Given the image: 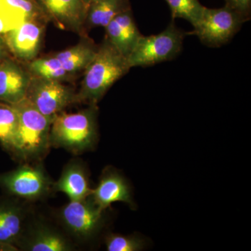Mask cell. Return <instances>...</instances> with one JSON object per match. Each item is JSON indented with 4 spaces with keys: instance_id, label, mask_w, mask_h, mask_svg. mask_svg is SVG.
Listing matches in <instances>:
<instances>
[{
    "instance_id": "cell-1",
    "label": "cell",
    "mask_w": 251,
    "mask_h": 251,
    "mask_svg": "<svg viewBox=\"0 0 251 251\" xmlns=\"http://www.w3.org/2000/svg\"><path fill=\"white\" fill-rule=\"evenodd\" d=\"M130 69L126 57L105 37L84 71L80 89L77 92L78 103L97 105L109 89Z\"/></svg>"
},
{
    "instance_id": "cell-2",
    "label": "cell",
    "mask_w": 251,
    "mask_h": 251,
    "mask_svg": "<svg viewBox=\"0 0 251 251\" xmlns=\"http://www.w3.org/2000/svg\"><path fill=\"white\" fill-rule=\"evenodd\" d=\"M97 117V105L74 113L61 112L51 124L50 146L74 153L94 148L99 137Z\"/></svg>"
},
{
    "instance_id": "cell-3",
    "label": "cell",
    "mask_w": 251,
    "mask_h": 251,
    "mask_svg": "<svg viewBox=\"0 0 251 251\" xmlns=\"http://www.w3.org/2000/svg\"><path fill=\"white\" fill-rule=\"evenodd\" d=\"M18 112V128L12 153L20 159H39L47 153L52 120H50L25 98L14 104Z\"/></svg>"
},
{
    "instance_id": "cell-4",
    "label": "cell",
    "mask_w": 251,
    "mask_h": 251,
    "mask_svg": "<svg viewBox=\"0 0 251 251\" xmlns=\"http://www.w3.org/2000/svg\"><path fill=\"white\" fill-rule=\"evenodd\" d=\"M186 33L175 25L174 20L158 34L142 36L127 57L130 69L147 67L172 60L182 50Z\"/></svg>"
},
{
    "instance_id": "cell-5",
    "label": "cell",
    "mask_w": 251,
    "mask_h": 251,
    "mask_svg": "<svg viewBox=\"0 0 251 251\" xmlns=\"http://www.w3.org/2000/svg\"><path fill=\"white\" fill-rule=\"evenodd\" d=\"M25 99L52 121L68 106L78 103L77 92L62 81L31 75Z\"/></svg>"
},
{
    "instance_id": "cell-6",
    "label": "cell",
    "mask_w": 251,
    "mask_h": 251,
    "mask_svg": "<svg viewBox=\"0 0 251 251\" xmlns=\"http://www.w3.org/2000/svg\"><path fill=\"white\" fill-rule=\"evenodd\" d=\"M246 22L240 14L228 6L219 9L204 7L202 18L193 34L208 47H221L228 43Z\"/></svg>"
},
{
    "instance_id": "cell-7",
    "label": "cell",
    "mask_w": 251,
    "mask_h": 251,
    "mask_svg": "<svg viewBox=\"0 0 251 251\" xmlns=\"http://www.w3.org/2000/svg\"><path fill=\"white\" fill-rule=\"evenodd\" d=\"M51 181L42 166L24 165L7 173H0V188L11 196L37 201L52 193Z\"/></svg>"
},
{
    "instance_id": "cell-8",
    "label": "cell",
    "mask_w": 251,
    "mask_h": 251,
    "mask_svg": "<svg viewBox=\"0 0 251 251\" xmlns=\"http://www.w3.org/2000/svg\"><path fill=\"white\" fill-rule=\"evenodd\" d=\"M59 218L69 234L78 240L95 237L103 226V211L94 204L90 196L70 201L61 209Z\"/></svg>"
},
{
    "instance_id": "cell-9",
    "label": "cell",
    "mask_w": 251,
    "mask_h": 251,
    "mask_svg": "<svg viewBox=\"0 0 251 251\" xmlns=\"http://www.w3.org/2000/svg\"><path fill=\"white\" fill-rule=\"evenodd\" d=\"M46 22L44 20H30L2 34L10 54L15 59L27 64L37 57L44 40Z\"/></svg>"
},
{
    "instance_id": "cell-10",
    "label": "cell",
    "mask_w": 251,
    "mask_h": 251,
    "mask_svg": "<svg viewBox=\"0 0 251 251\" xmlns=\"http://www.w3.org/2000/svg\"><path fill=\"white\" fill-rule=\"evenodd\" d=\"M46 16L62 30L85 35L88 6L82 0H37Z\"/></svg>"
},
{
    "instance_id": "cell-11",
    "label": "cell",
    "mask_w": 251,
    "mask_h": 251,
    "mask_svg": "<svg viewBox=\"0 0 251 251\" xmlns=\"http://www.w3.org/2000/svg\"><path fill=\"white\" fill-rule=\"evenodd\" d=\"M30 73L14 57L0 63V102L14 105L26 97Z\"/></svg>"
},
{
    "instance_id": "cell-12",
    "label": "cell",
    "mask_w": 251,
    "mask_h": 251,
    "mask_svg": "<svg viewBox=\"0 0 251 251\" xmlns=\"http://www.w3.org/2000/svg\"><path fill=\"white\" fill-rule=\"evenodd\" d=\"M92 201L100 211H104L113 202H123L131 207L135 205L130 186L125 178L117 171L105 170L99 184L92 189Z\"/></svg>"
},
{
    "instance_id": "cell-13",
    "label": "cell",
    "mask_w": 251,
    "mask_h": 251,
    "mask_svg": "<svg viewBox=\"0 0 251 251\" xmlns=\"http://www.w3.org/2000/svg\"><path fill=\"white\" fill-rule=\"evenodd\" d=\"M26 213L18 201L0 199V244L18 249L27 229Z\"/></svg>"
},
{
    "instance_id": "cell-14",
    "label": "cell",
    "mask_w": 251,
    "mask_h": 251,
    "mask_svg": "<svg viewBox=\"0 0 251 251\" xmlns=\"http://www.w3.org/2000/svg\"><path fill=\"white\" fill-rule=\"evenodd\" d=\"M18 248L29 251H70L72 242L57 229L39 224L27 227Z\"/></svg>"
},
{
    "instance_id": "cell-15",
    "label": "cell",
    "mask_w": 251,
    "mask_h": 251,
    "mask_svg": "<svg viewBox=\"0 0 251 251\" xmlns=\"http://www.w3.org/2000/svg\"><path fill=\"white\" fill-rule=\"evenodd\" d=\"M105 29V38L126 58L143 36L137 27L131 9L117 15Z\"/></svg>"
},
{
    "instance_id": "cell-16",
    "label": "cell",
    "mask_w": 251,
    "mask_h": 251,
    "mask_svg": "<svg viewBox=\"0 0 251 251\" xmlns=\"http://www.w3.org/2000/svg\"><path fill=\"white\" fill-rule=\"evenodd\" d=\"M92 191L85 166L76 161L71 162L64 168L60 177L52 186V192L64 193L70 201L85 199Z\"/></svg>"
},
{
    "instance_id": "cell-17",
    "label": "cell",
    "mask_w": 251,
    "mask_h": 251,
    "mask_svg": "<svg viewBox=\"0 0 251 251\" xmlns=\"http://www.w3.org/2000/svg\"><path fill=\"white\" fill-rule=\"evenodd\" d=\"M98 46L93 41L82 36L80 42L67 50L53 54L61 67L70 76L85 71L97 53Z\"/></svg>"
},
{
    "instance_id": "cell-18",
    "label": "cell",
    "mask_w": 251,
    "mask_h": 251,
    "mask_svg": "<svg viewBox=\"0 0 251 251\" xmlns=\"http://www.w3.org/2000/svg\"><path fill=\"white\" fill-rule=\"evenodd\" d=\"M129 9H131L129 0H97L89 6L85 29L105 27L117 15Z\"/></svg>"
},
{
    "instance_id": "cell-19",
    "label": "cell",
    "mask_w": 251,
    "mask_h": 251,
    "mask_svg": "<svg viewBox=\"0 0 251 251\" xmlns=\"http://www.w3.org/2000/svg\"><path fill=\"white\" fill-rule=\"evenodd\" d=\"M18 123V112L14 105L0 102V144L10 153L14 150Z\"/></svg>"
},
{
    "instance_id": "cell-20",
    "label": "cell",
    "mask_w": 251,
    "mask_h": 251,
    "mask_svg": "<svg viewBox=\"0 0 251 251\" xmlns=\"http://www.w3.org/2000/svg\"><path fill=\"white\" fill-rule=\"evenodd\" d=\"M27 69L34 76L62 81L69 79L70 75L59 65L53 54L36 58L27 63Z\"/></svg>"
},
{
    "instance_id": "cell-21",
    "label": "cell",
    "mask_w": 251,
    "mask_h": 251,
    "mask_svg": "<svg viewBox=\"0 0 251 251\" xmlns=\"http://www.w3.org/2000/svg\"><path fill=\"white\" fill-rule=\"evenodd\" d=\"M171 11L173 20L182 18L188 21L193 28L202 18L204 7L199 0H166Z\"/></svg>"
},
{
    "instance_id": "cell-22",
    "label": "cell",
    "mask_w": 251,
    "mask_h": 251,
    "mask_svg": "<svg viewBox=\"0 0 251 251\" xmlns=\"http://www.w3.org/2000/svg\"><path fill=\"white\" fill-rule=\"evenodd\" d=\"M27 21L30 20L24 12L0 0V34H6Z\"/></svg>"
},
{
    "instance_id": "cell-23",
    "label": "cell",
    "mask_w": 251,
    "mask_h": 251,
    "mask_svg": "<svg viewBox=\"0 0 251 251\" xmlns=\"http://www.w3.org/2000/svg\"><path fill=\"white\" fill-rule=\"evenodd\" d=\"M105 246L108 251H138L143 250L145 243L137 236H124L110 234L105 238Z\"/></svg>"
},
{
    "instance_id": "cell-24",
    "label": "cell",
    "mask_w": 251,
    "mask_h": 251,
    "mask_svg": "<svg viewBox=\"0 0 251 251\" xmlns=\"http://www.w3.org/2000/svg\"><path fill=\"white\" fill-rule=\"evenodd\" d=\"M226 6L240 14L249 21L251 17V0H225Z\"/></svg>"
},
{
    "instance_id": "cell-25",
    "label": "cell",
    "mask_w": 251,
    "mask_h": 251,
    "mask_svg": "<svg viewBox=\"0 0 251 251\" xmlns=\"http://www.w3.org/2000/svg\"><path fill=\"white\" fill-rule=\"evenodd\" d=\"M9 49L5 42L4 36L0 34V62H2L5 59L11 57Z\"/></svg>"
},
{
    "instance_id": "cell-26",
    "label": "cell",
    "mask_w": 251,
    "mask_h": 251,
    "mask_svg": "<svg viewBox=\"0 0 251 251\" xmlns=\"http://www.w3.org/2000/svg\"><path fill=\"white\" fill-rule=\"evenodd\" d=\"M82 1H83L84 2H85V4L87 5V6L89 7V6H90V5L92 4V3L94 2V1H97V0H82Z\"/></svg>"
},
{
    "instance_id": "cell-27",
    "label": "cell",
    "mask_w": 251,
    "mask_h": 251,
    "mask_svg": "<svg viewBox=\"0 0 251 251\" xmlns=\"http://www.w3.org/2000/svg\"><path fill=\"white\" fill-rule=\"evenodd\" d=\"M1 62H0V63H1Z\"/></svg>"
}]
</instances>
